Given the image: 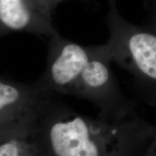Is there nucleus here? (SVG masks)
<instances>
[{
  "mask_svg": "<svg viewBox=\"0 0 156 156\" xmlns=\"http://www.w3.org/2000/svg\"><path fill=\"white\" fill-rule=\"evenodd\" d=\"M112 62L106 44L93 46L92 55L73 95L93 103L103 116H124L135 112V106L121 90L111 67Z\"/></svg>",
  "mask_w": 156,
  "mask_h": 156,
  "instance_id": "nucleus-3",
  "label": "nucleus"
},
{
  "mask_svg": "<svg viewBox=\"0 0 156 156\" xmlns=\"http://www.w3.org/2000/svg\"><path fill=\"white\" fill-rule=\"evenodd\" d=\"M53 12L42 0H0V36L28 33L51 38L58 34Z\"/></svg>",
  "mask_w": 156,
  "mask_h": 156,
  "instance_id": "nucleus-6",
  "label": "nucleus"
},
{
  "mask_svg": "<svg viewBox=\"0 0 156 156\" xmlns=\"http://www.w3.org/2000/svg\"><path fill=\"white\" fill-rule=\"evenodd\" d=\"M38 125L0 131V156L42 155Z\"/></svg>",
  "mask_w": 156,
  "mask_h": 156,
  "instance_id": "nucleus-7",
  "label": "nucleus"
},
{
  "mask_svg": "<svg viewBox=\"0 0 156 156\" xmlns=\"http://www.w3.org/2000/svg\"><path fill=\"white\" fill-rule=\"evenodd\" d=\"M108 2L109 7H116V0H108Z\"/></svg>",
  "mask_w": 156,
  "mask_h": 156,
  "instance_id": "nucleus-10",
  "label": "nucleus"
},
{
  "mask_svg": "<svg viewBox=\"0 0 156 156\" xmlns=\"http://www.w3.org/2000/svg\"><path fill=\"white\" fill-rule=\"evenodd\" d=\"M50 39L46 69L38 82L52 92L73 95L93 46H81L58 33Z\"/></svg>",
  "mask_w": 156,
  "mask_h": 156,
  "instance_id": "nucleus-5",
  "label": "nucleus"
},
{
  "mask_svg": "<svg viewBox=\"0 0 156 156\" xmlns=\"http://www.w3.org/2000/svg\"><path fill=\"white\" fill-rule=\"evenodd\" d=\"M42 155H156V124L136 112L124 116H83L54 100L41 117Z\"/></svg>",
  "mask_w": 156,
  "mask_h": 156,
  "instance_id": "nucleus-1",
  "label": "nucleus"
},
{
  "mask_svg": "<svg viewBox=\"0 0 156 156\" xmlns=\"http://www.w3.org/2000/svg\"><path fill=\"white\" fill-rule=\"evenodd\" d=\"M106 22L113 62L132 75L142 101L156 108V31L128 22L116 7H110Z\"/></svg>",
  "mask_w": 156,
  "mask_h": 156,
  "instance_id": "nucleus-2",
  "label": "nucleus"
},
{
  "mask_svg": "<svg viewBox=\"0 0 156 156\" xmlns=\"http://www.w3.org/2000/svg\"><path fill=\"white\" fill-rule=\"evenodd\" d=\"M42 1L44 2L46 4L52 11H54V9H55L60 3L64 2V0H42Z\"/></svg>",
  "mask_w": 156,
  "mask_h": 156,
  "instance_id": "nucleus-9",
  "label": "nucleus"
},
{
  "mask_svg": "<svg viewBox=\"0 0 156 156\" xmlns=\"http://www.w3.org/2000/svg\"><path fill=\"white\" fill-rule=\"evenodd\" d=\"M53 93L38 81L27 85L0 78V131L38 124Z\"/></svg>",
  "mask_w": 156,
  "mask_h": 156,
  "instance_id": "nucleus-4",
  "label": "nucleus"
},
{
  "mask_svg": "<svg viewBox=\"0 0 156 156\" xmlns=\"http://www.w3.org/2000/svg\"><path fill=\"white\" fill-rule=\"evenodd\" d=\"M145 7L147 13L146 25L156 31V0H145Z\"/></svg>",
  "mask_w": 156,
  "mask_h": 156,
  "instance_id": "nucleus-8",
  "label": "nucleus"
}]
</instances>
